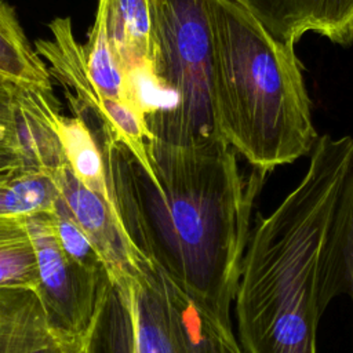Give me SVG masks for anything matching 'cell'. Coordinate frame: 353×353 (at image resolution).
Masks as SVG:
<instances>
[{"label":"cell","instance_id":"cell-8","mask_svg":"<svg viewBox=\"0 0 353 353\" xmlns=\"http://www.w3.org/2000/svg\"><path fill=\"white\" fill-rule=\"evenodd\" d=\"M287 44L314 32L335 44L353 43V0H236Z\"/></svg>","mask_w":353,"mask_h":353},{"label":"cell","instance_id":"cell-6","mask_svg":"<svg viewBox=\"0 0 353 353\" xmlns=\"http://www.w3.org/2000/svg\"><path fill=\"white\" fill-rule=\"evenodd\" d=\"M37 256V294L52 327L83 347L94 328L112 281L105 269L73 261L61 247L51 214L28 218Z\"/></svg>","mask_w":353,"mask_h":353},{"label":"cell","instance_id":"cell-18","mask_svg":"<svg viewBox=\"0 0 353 353\" xmlns=\"http://www.w3.org/2000/svg\"><path fill=\"white\" fill-rule=\"evenodd\" d=\"M51 216L54 221L58 241L62 250L73 261L90 269H105L99 255L97 254L91 241L87 239V236L68 210L61 194L57 200L55 210L51 212Z\"/></svg>","mask_w":353,"mask_h":353},{"label":"cell","instance_id":"cell-11","mask_svg":"<svg viewBox=\"0 0 353 353\" xmlns=\"http://www.w3.org/2000/svg\"><path fill=\"white\" fill-rule=\"evenodd\" d=\"M0 83L52 92L46 62L26 37L11 6L0 0Z\"/></svg>","mask_w":353,"mask_h":353},{"label":"cell","instance_id":"cell-10","mask_svg":"<svg viewBox=\"0 0 353 353\" xmlns=\"http://www.w3.org/2000/svg\"><path fill=\"white\" fill-rule=\"evenodd\" d=\"M112 48L130 79L141 88L150 81L152 11L149 0H106Z\"/></svg>","mask_w":353,"mask_h":353},{"label":"cell","instance_id":"cell-4","mask_svg":"<svg viewBox=\"0 0 353 353\" xmlns=\"http://www.w3.org/2000/svg\"><path fill=\"white\" fill-rule=\"evenodd\" d=\"M149 141L197 148L223 141L215 116L205 0H149Z\"/></svg>","mask_w":353,"mask_h":353},{"label":"cell","instance_id":"cell-5","mask_svg":"<svg viewBox=\"0 0 353 353\" xmlns=\"http://www.w3.org/2000/svg\"><path fill=\"white\" fill-rule=\"evenodd\" d=\"M130 302L134 353H244L232 324L201 306L148 259L139 261Z\"/></svg>","mask_w":353,"mask_h":353},{"label":"cell","instance_id":"cell-9","mask_svg":"<svg viewBox=\"0 0 353 353\" xmlns=\"http://www.w3.org/2000/svg\"><path fill=\"white\" fill-rule=\"evenodd\" d=\"M0 353H83L57 331L36 290L0 288Z\"/></svg>","mask_w":353,"mask_h":353},{"label":"cell","instance_id":"cell-3","mask_svg":"<svg viewBox=\"0 0 353 353\" xmlns=\"http://www.w3.org/2000/svg\"><path fill=\"white\" fill-rule=\"evenodd\" d=\"M205 10L223 141L262 174L309 154L317 134L294 46L236 0H205Z\"/></svg>","mask_w":353,"mask_h":353},{"label":"cell","instance_id":"cell-2","mask_svg":"<svg viewBox=\"0 0 353 353\" xmlns=\"http://www.w3.org/2000/svg\"><path fill=\"white\" fill-rule=\"evenodd\" d=\"M352 163V137H319L298 185L251 229L233 301L244 353H317L324 259Z\"/></svg>","mask_w":353,"mask_h":353},{"label":"cell","instance_id":"cell-7","mask_svg":"<svg viewBox=\"0 0 353 353\" xmlns=\"http://www.w3.org/2000/svg\"><path fill=\"white\" fill-rule=\"evenodd\" d=\"M54 178L68 210L99 255L113 285L130 292L139 272V256L131 244L114 204L85 188L65 163Z\"/></svg>","mask_w":353,"mask_h":353},{"label":"cell","instance_id":"cell-13","mask_svg":"<svg viewBox=\"0 0 353 353\" xmlns=\"http://www.w3.org/2000/svg\"><path fill=\"white\" fill-rule=\"evenodd\" d=\"M347 295L353 309V163L330 234L321 281L324 310L335 296Z\"/></svg>","mask_w":353,"mask_h":353},{"label":"cell","instance_id":"cell-12","mask_svg":"<svg viewBox=\"0 0 353 353\" xmlns=\"http://www.w3.org/2000/svg\"><path fill=\"white\" fill-rule=\"evenodd\" d=\"M106 12V0H98L94 25L87 43L83 44L90 79L102 99L130 102L143 112L139 87L124 72L112 48L108 34Z\"/></svg>","mask_w":353,"mask_h":353},{"label":"cell","instance_id":"cell-14","mask_svg":"<svg viewBox=\"0 0 353 353\" xmlns=\"http://www.w3.org/2000/svg\"><path fill=\"white\" fill-rule=\"evenodd\" d=\"M55 125L65 161L74 176L85 188L114 204L102 149L87 123L79 116L66 117L59 113Z\"/></svg>","mask_w":353,"mask_h":353},{"label":"cell","instance_id":"cell-19","mask_svg":"<svg viewBox=\"0 0 353 353\" xmlns=\"http://www.w3.org/2000/svg\"><path fill=\"white\" fill-rule=\"evenodd\" d=\"M0 146H8L15 149L14 98H12L10 85L1 84V83H0Z\"/></svg>","mask_w":353,"mask_h":353},{"label":"cell","instance_id":"cell-16","mask_svg":"<svg viewBox=\"0 0 353 353\" xmlns=\"http://www.w3.org/2000/svg\"><path fill=\"white\" fill-rule=\"evenodd\" d=\"M39 268L28 218L0 216V288L37 290Z\"/></svg>","mask_w":353,"mask_h":353},{"label":"cell","instance_id":"cell-1","mask_svg":"<svg viewBox=\"0 0 353 353\" xmlns=\"http://www.w3.org/2000/svg\"><path fill=\"white\" fill-rule=\"evenodd\" d=\"M123 228L137 254L161 268L223 323L266 174L245 178L225 141L176 148L148 141L150 171L110 134L94 128Z\"/></svg>","mask_w":353,"mask_h":353},{"label":"cell","instance_id":"cell-20","mask_svg":"<svg viewBox=\"0 0 353 353\" xmlns=\"http://www.w3.org/2000/svg\"><path fill=\"white\" fill-rule=\"evenodd\" d=\"M19 164H23V161L21 154L14 148L0 146V172Z\"/></svg>","mask_w":353,"mask_h":353},{"label":"cell","instance_id":"cell-17","mask_svg":"<svg viewBox=\"0 0 353 353\" xmlns=\"http://www.w3.org/2000/svg\"><path fill=\"white\" fill-rule=\"evenodd\" d=\"M135 332L130 292L110 285L83 353H134Z\"/></svg>","mask_w":353,"mask_h":353},{"label":"cell","instance_id":"cell-15","mask_svg":"<svg viewBox=\"0 0 353 353\" xmlns=\"http://www.w3.org/2000/svg\"><path fill=\"white\" fill-rule=\"evenodd\" d=\"M58 197L54 174L48 171L19 164L0 172V216L51 214Z\"/></svg>","mask_w":353,"mask_h":353}]
</instances>
